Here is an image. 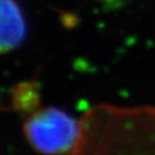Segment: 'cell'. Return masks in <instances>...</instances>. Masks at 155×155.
<instances>
[{"label": "cell", "mask_w": 155, "mask_h": 155, "mask_svg": "<svg viewBox=\"0 0 155 155\" xmlns=\"http://www.w3.org/2000/svg\"><path fill=\"white\" fill-rule=\"evenodd\" d=\"M80 135L67 155H155V107L97 104L79 120Z\"/></svg>", "instance_id": "cell-1"}, {"label": "cell", "mask_w": 155, "mask_h": 155, "mask_svg": "<svg viewBox=\"0 0 155 155\" xmlns=\"http://www.w3.org/2000/svg\"><path fill=\"white\" fill-rule=\"evenodd\" d=\"M26 140L44 155H67L74 148L80 135V122L67 112L45 107L35 109L23 126Z\"/></svg>", "instance_id": "cell-2"}, {"label": "cell", "mask_w": 155, "mask_h": 155, "mask_svg": "<svg viewBox=\"0 0 155 155\" xmlns=\"http://www.w3.org/2000/svg\"><path fill=\"white\" fill-rule=\"evenodd\" d=\"M26 36V22L15 0H0V54L11 52Z\"/></svg>", "instance_id": "cell-3"}, {"label": "cell", "mask_w": 155, "mask_h": 155, "mask_svg": "<svg viewBox=\"0 0 155 155\" xmlns=\"http://www.w3.org/2000/svg\"><path fill=\"white\" fill-rule=\"evenodd\" d=\"M98 1H112V0H98Z\"/></svg>", "instance_id": "cell-4"}]
</instances>
